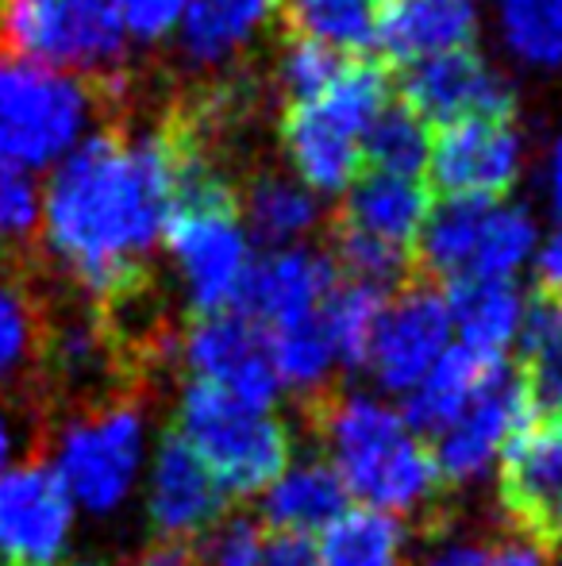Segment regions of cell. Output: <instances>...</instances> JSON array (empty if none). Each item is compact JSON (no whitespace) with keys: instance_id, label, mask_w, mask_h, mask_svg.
Here are the masks:
<instances>
[{"instance_id":"1","label":"cell","mask_w":562,"mask_h":566,"mask_svg":"<svg viewBox=\"0 0 562 566\" xmlns=\"http://www.w3.org/2000/svg\"><path fill=\"white\" fill-rule=\"evenodd\" d=\"M173 209V158L162 127L105 124L54 170L43 201L54 266L100 308L150 290V254Z\"/></svg>"},{"instance_id":"2","label":"cell","mask_w":562,"mask_h":566,"mask_svg":"<svg viewBox=\"0 0 562 566\" xmlns=\"http://www.w3.org/2000/svg\"><path fill=\"white\" fill-rule=\"evenodd\" d=\"M331 451L339 482L347 493L367 501L378 513H421L435 497L432 451L409 432L401 412L367 394H328L308 405Z\"/></svg>"},{"instance_id":"3","label":"cell","mask_w":562,"mask_h":566,"mask_svg":"<svg viewBox=\"0 0 562 566\" xmlns=\"http://www.w3.org/2000/svg\"><path fill=\"white\" fill-rule=\"evenodd\" d=\"M124 82L62 74L0 51V166L46 170L77 147L97 116H116Z\"/></svg>"},{"instance_id":"4","label":"cell","mask_w":562,"mask_h":566,"mask_svg":"<svg viewBox=\"0 0 562 566\" xmlns=\"http://www.w3.org/2000/svg\"><path fill=\"white\" fill-rule=\"evenodd\" d=\"M393 74L374 54H362L308 105L282 116V147L308 193H343L362 170L359 143L378 113L390 105Z\"/></svg>"},{"instance_id":"5","label":"cell","mask_w":562,"mask_h":566,"mask_svg":"<svg viewBox=\"0 0 562 566\" xmlns=\"http://www.w3.org/2000/svg\"><path fill=\"white\" fill-rule=\"evenodd\" d=\"M178 436L224 493H258L289 467V428L274 412L251 409L232 394L189 381L178 405Z\"/></svg>"},{"instance_id":"6","label":"cell","mask_w":562,"mask_h":566,"mask_svg":"<svg viewBox=\"0 0 562 566\" xmlns=\"http://www.w3.org/2000/svg\"><path fill=\"white\" fill-rule=\"evenodd\" d=\"M0 51L62 74L116 82L128 51L120 0H0Z\"/></svg>"},{"instance_id":"7","label":"cell","mask_w":562,"mask_h":566,"mask_svg":"<svg viewBox=\"0 0 562 566\" xmlns=\"http://www.w3.org/2000/svg\"><path fill=\"white\" fill-rule=\"evenodd\" d=\"M142 467V412L128 401L82 409L54 440V474L70 501L105 516L128 501Z\"/></svg>"},{"instance_id":"8","label":"cell","mask_w":562,"mask_h":566,"mask_svg":"<svg viewBox=\"0 0 562 566\" xmlns=\"http://www.w3.org/2000/svg\"><path fill=\"white\" fill-rule=\"evenodd\" d=\"M162 239L181 270L193 316L235 308L251 274V243L240 205H173Z\"/></svg>"},{"instance_id":"9","label":"cell","mask_w":562,"mask_h":566,"mask_svg":"<svg viewBox=\"0 0 562 566\" xmlns=\"http://www.w3.org/2000/svg\"><path fill=\"white\" fill-rule=\"evenodd\" d=\"M31 247L0 251V405L35 412L43 424V343L51 324V282Z\"/></svg>"},{"instance_id":"10","label":"cell","mask_w":562,"mask_h":566,"mask_svg":"<svg viewBox=\"0 0 562 566\" xmlns=\"http://www.w3.org/2000/svg\"><path fill=\"white\" fill-rule=\"evenodd\" d=\"M181 358L193 370V381L216 386L251 409L271 412L278 401V370H274L266 332L240 308L212 316H193L181 343Z\"/></svg>"},{"instance_id":"11","label":"cell","mask_w":562,"mask_h":566,"mask_svg":"<svg viewBox=\"0 0 562 566\" xmlns=\"http://www.w3.org/2000/svg\"><path fill=\"white\" fill-rule=\"evenodd\" d=\"M450 347V308L439 285L409 282L378 316L367 366L385 394H413Z\"/></svg>"},{"instance_id":"12","label":"cell","mask_w":562,"mask_h":566,"mask_svg":"<svg viewBox=\"0 0 562 566\" xmlns=\"http://www.w3.org/2000/svg\"><path fill=\"white\" fill-rule=\"evenodd\" d=\"M536 417L532 401L520 370H512L509 363L497 366L489 374V381L478 389L466 412L447 428L443 436H435V474L450 485H474L478 478H486L494 470V462L501 459L505 443Z\"/></svg>"},{"instance_id":"13","label":"cell","mask_w":562,"mask_h":566,"mask_svg":"<svg viewBox=\"0 0 562 566\" xmlns=\"http://www.w3.org/2000/svg\"><path fill=\"white\" fill-rule=\"evenodd\" d=\"M520 170V135L512 119H458L435 127L427 150V193L447 201H497Z\"/></svg>"},{"instance_id":"14","label":"cell","mask_w":562,"mask_h":566,"mask_svg":"<svg viewBox=\"0 0 562 566\" xmlns=\"http://www.w3.org/2000/svg\"><path fill=\"white\" fill-rule=\"evenodd\" d=\"M74 528V501L43 462V443L23 467L0 474V552L12 566H54Z\"/></svg>"},{"instance_id":"15","label":"cell","mask_w":562,"mask_h":566,"mask_svg":"<svg viewBox=\"0 0 562 566\" xmlns=\"http://www.w3.org/2000/svg\"><path fill=\"white\" fill-rule=\"evenodd\" d=\"M397 90L401 105L435 127L458 124V119H512L517 108L509 82L489 62H481L474 46L413 62L401 70Z\"/></svg>"},{"instance_id":"16","label":"cell","mask_w":562,"mask_h":566,"mask_svg":"<svg viewBox=\"0 0 562 566\" xmlns=\"http://www.w3.org/2000/svg\"><path fill=\"white\" fill-rule=\"evenodd\" d=\"M501 505L520 536L551 547L562 516V412L532 417L501 451Z\"/></svg>"},{"instance_id":"17","label":"cell","mask_w":562,"mask_h":566,"mask_svg":"<svg viewBox=\"0 0 562 566\" xmlns=\"http://www.w3.org/2000/svg\"><path fill=\"white\" fill-rule=\"evenodd\" d=\"M339 285V270L328 251L316 247H285L266 254L263 262H251V274L240 290L243 316L258 324L263 332L285 328L320 316L328 293Z\"/></svg>"},{"instance_id":"18","label":"cell","mask_w":562,"mask_h":566,"mask_svg":"<svg viewBox=\"0 0 562 566\" xmlns=\"http://www.w3.org/2000/svg\"><path fill=\"white\" fill-rule=\"evenodd\" d=\"M478 35L474 0H374V59L413 66L447 51H466Z\"/></svg>"},{"instance_id":"19","label":"cell","mask_w":562,"mask_h":566,"mask_svg":"<svg viewBox=\"0 0 562 566\" xmlns=\"http://www.w3.org/2000/svg\"><path fill=\"white\" fill-rule=\"evenodd\" d=\"M224 497L227 493L189 451V443L178 432H166L158 443L155 467H150L147 497V513L162 532V539H189L212 528L224 513Z\"/></svg>"},{"instance_id":"20","label":"cell","mask_w":562,"mask_h":566,"mask_svg":"<svg viewBox=\"0 0 562 566\" xmlns=\"http://www.w3.org/2000/svg\"><path fill=\"white\" fill-rule=\"evenodd\" d=\"M427 212H432V193L421 178L359 170V178L343 189V205L331 217V228L359 231V235L413 251Z\"/></svg>"},{"instance_id":"21","label":"cell","mask_w":562,"mask_h":566,"mask_svg":"<svg viewBox=\"0 0 562 566\" xmlns=\"http://www.w3.org/2000/svg\"><path fill=\"white\" fill-rule=\"evenodd\" d=\"M278 15V0H185L178 20V54L185 66L216 70L255 43Z\"/></svg>"},{"instance_id":"22","label":"cell","mask_w":562,"mask_h":566,"mask_svg":"<svg viewBox=\"0 0 562 566\" xmlns=\"http://www.w3.org/2000/svg\"><path fill=\"white\" fill-rule=\"evenodd\" d=\"M505 363L494 358H481L470 347H447L439 363L427 370V378L413 394L405 397V412L401 420L409 424V432L421 440V436H443L458 417L466 412V405L478 397V389L489 381V374Z\"/></svg>"},{"instance_id":"23","label":"cell","mask_w":562,"mask_h":566,"mask_svg":"<svg viewBox=\"0 0 562 566\" xmlns=\"http://www.w3.org/2000/svg\"><path fill=\"white\" fill-rule=\"evenodd\" d=\"M443 297L450 308V328L463 332V347L505 363L524 321V301L517 285L494 282V277H463V282H450Z\"/></svg>"},{"instance_id":"24","label":"cell","mask_w":562,"mask_h":566,"mask_svg":"<svg viewBox=\"0 0 562 566\" xmlns=\"http://www.w3.org/2000/svg\"><path fill=\"white\" fill-rule=\"evenodd\" d=\"M347 513V490L339 482L336 467L324 459H305L297 467H285V474L266 490L263 521L271 532H324L331 521Z\"/></svg>"},{"instance_id":"25","label":"cell","mask_w":562,"mask_h":566,"mask_svg":"<svg viewBox=\"0 0 562 566\" xmlns=\"http://www.w3.org/2000/svg\"><path fill=\"white\" fill-rule=\"evenodd\" d=\"M405 524L378 509H351L320 532L316 566H401Z\"/></svg>"},{"instance_id":"26","label":"cell","mask_w":562,"mask_h":566,"mask_svg":"<svg viewBox=\"0 0 562 566\" xmlns=\"http://www.w3.org/2000/svg\"><path fill=\"white\" fill-rule=\"evenodd\" d=\"M520 378L536 412H562V301L536 297L520 321Z\"/></svg>"},{"instance_id":"27","label":"cell","mask_w":562,"mask_h":566,"mask_svg":"<svg viewBox=\"0 0 562 566\" xmlns=\"http://www.w3.org/2000/svg\"><path fill=\"white\" fill-rule=\"evenodd\" d=\"M247 224L263 243L285 247L293 239H305L320 224V205L316 193H308L300 181L282 178V174H255L243 189V209Z\"/></svg>"},{"instance_id":"28","label":"cell","mask_w":562,"mask_h":566,"mask_svg":"<svg viewBox=\"0 0 562 566\" xmlns=\"http://www.w3.org/2000/svg\"><path fill=\"white\" fill-rule=\"evenodd\" d=\"M289 35L316 39L343 54H374V0H278Z\"/></svg>"},{"instance_id":"29","label":"cell","mask_w":562,"mask_h":566,"mask_svg":"<svg viewBox=\"0 0 562 566\" xmlns=\"http://www.w3.org/2000/svg\"><path fill=\"white\" fill-rule=\"evenodd\" d=\"M266 343H271V358H274V370H278L282 386L300 394L308 405L328 397V381L339 363H336V355H331L328 336H324L320 316L266 332Z\"/></svg>"},{"instance_id":"30","label":"cell","mask_w":562,"mask_h":566,"mask_svg":"<svg viewBox=\"0 0 562 566\" xmlns=\"http://www.w3.org/2000/svg\"><path fill=\"white\" fill-rule=\"evenodd\" d=\"M427 150H432L427 124L409 113L401 101L385 105L359 143L362 170L393 174V178H421V170L427 166Z\"/></svg>"},{"instance_id":"31","label":"cell","mask_w":562,"mask_h":566,"mask_svg":"<svg viewBox=\"0 0 562 566\" xmlns=\"http://www.w3.org/2000/svg\"><path fill=\"white\" fill-rule=\"evenodd\" d=\"M382 308H385V293L370 290V285H359V282H339L336 290L328 293V301H324V308H320V324L339 366H347V370L367 366L370 339H374Z\"/></svg>"},{"instance_id":"32","label":"cell","mask_w":562,"mask_h":566,"mask_svg":"<svg viewBox=\"0 0 562 566\" xmlns=\"http://www.w3.org/2000/svg\"><path fill=\"white\" fill-rule=\"evenodd\" d=\"M536 247V224L520 205H494L481 224L478 251H474L470 274L466 277H494L509 282ZM463 282V277H458Z\"/></svg>"},{"instance_id":"33","label":"cell","mask_w":562,"mask_h":566,"mask_svg":"<svg viewBox=\"0 0 562 566\" xmlns=\"http://www.w3.org/2000/svg\"><path fill=\"white\" fill-rule=\"evenodd\" d=\"M505 43L528 66L562 62V0H497Z\"/></svg>"},{"instance_id":"34","label":"cell","mask_w":562,"mask_h":566,"mask_svg":"<svg viewBox=\"0 0 562 566\" xmlns=\"http://www.w3.org/2000/svg\"><path fill=\"white\" fill-rule=\"evenodd\" d=\"M354 54H343L336 46H324L316 39L305 35H285L282 59H278V82L285 93V108L289 105H308L316 101L351 62Z\"/></svg>"},{"instance_id":"35","label":"cell","mask_w":562,"mask_h":566,"mask_svg":"<svg viewBox=\"0 0 562 566\" xmlns=\"http://www.w3.org/2000/svg\"><path fill=\"white\" fill-rule=\"evenodd\" d=\"M427 566H551L543 544L528 536H505V539H455V544L439 547Z\"/></svg>"},{"instance_id":"36","label":"cell","mask_w":562,"mask_h":566,"mask_svg":"<svg viewBox=\"0 0 562 566\" xmlns=\"http://www.w3.org/2000/svg\"><path fill=\"white\" fill-rule=\"evenodd\" d=\"M39 220V193L28 174L0 166V251L31 247V231Z\"/></svg>"},{"instance_id":"37","label":"cell","mask_w":562,"mask_h":566,"mask_svg":"<svg viewBox=\"0 0 562 566\" xmlns=\"http://www.w3.org/2000/svg\"><path fill=\"white\" fill-rule=\"evenodd\" d=\"M124 28L139 43H158L173 31V23L185 12V0H120Z\"/></svg>"},{"instance_id":"38","label":"cell","mask_w":562,"mask_h":566,"mask_svg":"<svg viewBox=\"0 0 562 566\" xmlns=\"http://www.w3.org/2000/svg\"><path fill=\"white\" fill-rule=\"evenodd\" d=\"M251 566H316V547L308 544V536L266 532Z\"/></svg>"},{"instance_id":"39","label":"cell","mask_w":562,"mask_h":566,"mask_svg":"<svg viewBox=\"0 0 562 566\" xmlns=\"http://www.w3.org/2000/svg\"><path fill=\"white\" fill-rule=\"evenodd\" d=\"M536 297L562 301V231H555L536 254Z\"/></svg>"},{"instance_id":"40","label":"cell","mask_w":562,"mask_h":566,"mask_svg":"<svg viewBox=\"0 0 562 566\" xmlns=\"http://www.w3.org/2000/svg\"><path fill=\"white\" fill-rule=\"evenodd\" d=\"M131 566H201V563H197V547L189 539H158Z\"/></svg>"},{"instance_id":"41","label":"cell","mask_w":562,"mask_h":566,"mask_svg":"<svg viewBox=\"0 0 562 566\" xmlns=\"http://www.w3.org/2000/svg\"><path fill=\"white\" fill-rule=\"evenodd\" d=\"M12 417H8V405H0V470L8 467V459H12Z\"/></svg>"},{"instance_id":"42","label":"cell","mask_w":562,"mask_h":566,"mask_svg":"<svg viewBox=\"0 0 562 566\" xmlns=\"http://www.w3.org/2000/svg\"><path fill=\"white\" fill-rule=\"evenodd\" d=\"M551 201H555V212L562 217V139L555 147V166H551Z\"/></svg>"},{"instance_id":"43","label":"cell","mask_w":562,"mask_h":566,"mask_svg":"<svg viewBox=\"0 0 562 566\" xmlns=\"http://www.w3.org/2000/svg\"><path fill=\"white\" fill-rule=\"evenodd\" d=\"M70 566H108V563H100V559H77V563H70Z\"/></svg>"},{"instance_id":"44","label":"cell","mask_w":562,"mask_h":566,"mask_svg":"<svg viewBox=\"0 0 562 566\" xmlns=\"http://www.w3.org/2000/svg\"><path fill=\"white\" fill-rule=\"evenodd\" d=\"M559 536H562V516H559Z\"/></svg>"}]
</instances>
